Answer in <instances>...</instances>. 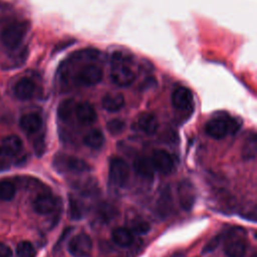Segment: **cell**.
Wrapping results in <instances>:
<instances>
[{
  "label": "cell",
  "instance_id": "6da1fadb",
  "mask_svg": "<svg viewBox=\"0 0 257 257\" xmlns=\"http://www.w3.org/2000/svg\"><path fill=\"white\" fill-rule=\"evenodd\" d=\"M247 250L245 231L232 228L224 236V252L227 257H244Z\"/></svg>",
  "mask_w": 257,
  "mask_h": 257
},
{
  "label": "cell",
  "instance_id": "7a4b0ae2",
  "mask_svg": "<svg viewBox=\"0 0 257 257\" xmlns=\"http://www.w3.org/2000/svg\"><path fill=\"white\" fill-rule=\"evenodd\" d=\"M239 127L240 122L236 119L225 116H217L207 121L205 131L209 137L215 140H221L228 134H236Z\"/></svg>",
  "mask_w": 257,
  "mask_h": 257
},
{
  "label": "cell",
  "instance_id": "3957f363",
  "mask_svg": "<svg viewBox=\"0 0 257 257\" xmlns=\"http://www.w3.org/2000/svg\"><path fill=\"white\" fill-rule=\"evenodd\" d=\"M29 26L28 21H17L8 24L0 33L2 44L9 49L18 47L29 30Z\"/></svg>",
  "mask_w": 257,
  "mask_h": 257
},
{
  "label": "cell",
  "instance_id": "277c9868",
  "mask_svg": "<svg viewBox=\"0 0 257 257\" xmlns=\"http://www.w3.org/2000/svg\"><path fill=\"white\" fill-rule=\"evenodd\" d=\"M53 166L55 170L60 173H71V174H81L88 172L90 170L89 165L74 156L68 155H57L53 160Z\"/></svg>",
  "mask_w": 257,
  "mask_h": 257
},
{
  "label": "cell",
  "instance_id": "5b68a950",
  "mask_svg": "<svg viewBox=\"0 0 257 257\" xmlns=\"http://www.w3.org/2000/svg\"><path fill=\"white\" fill-rule=\"evenodd\" d=\"M102 69L96 64H87L81 67L75 74L74 80L78 85L92 86L102 79Z\"/></svg>",
  "mask_w": 257,
  "mask_h": 257
},
{
  "label": "cell",
  "instance_id": "8992f818",
  "mask_svg": "<svg viewBox=\"0 0 257 257\" xmlns=\"http://www.w3.org/2000/svg\"><path fill=\"white\" fill-rule=\"evenodd\" d=\"M130 175L127 164L120 158H112L109 162L108 177L109 181L116 187H122L126 184Z\"/></svg>",
  "mask_w": 257,
  "mask_h": 257
},
{
  "label": "cell",
  "instance_id": "52a82bcc",
  "mask_svg": "<svg viewBox=\"0 0 257 257\" xmlns=\"http://www.w3.org/2000/svg\"><path fill=\"white\" fill-rule=\"evenodd\" d=\"M69 253L73 257H88L92 250V241L84 233L73 236L67 245Z\"/></svg>",
  "mask_w": 257,
  "mask_h": 257
},
{
  "label": "cell",
  "instance_id": "ba28073f",
  "mask_svg": "<svg viewBox=\"0 0 257 257\" xmlns=\"http://www.w3.org/2000/svg\"><path fill=\"white\" fill-rule=\"evenodd\" d=\"M110 79L117 86H130L136 79V75L126 63L112 64L110 69Z\"/></svg>",
  "mask_w": 257,
  "mask_h": 257
},
{
  "label": "cell",
  "instance_id": "9c48e42d",
  "mask_svg": "<svg viewBox=\"0 0 257 257\" xmlns=\"http://www.w3.org/2000/svg\"><path fill=\"white\" fill-rule=\"evenodd\" d=\"M177 193L182 209L185 211H190L196 201V189L193 184L188 180L180 182L177 188Z\"/></svg>",
  "mask_w": 257,
  "mask_h": 257
},
{
  "label": "cell",
  "instance_id": "30bf717a",
  "mask_svg": "<svg viewBox=\"0 0 257 257\" xmlns=\"http://www.w3.org/2000/svg\"><path fill=\"white\" fill-rule=\"evenodd\" d=\"M151 161L155 171H158L161 174L167 175L174 169V160L172 156L165 150L154 151Z\"/></svg>",
  "mask_w": 257,
  "mask_h": 257
},
{
  "label": "cell",
  "instance_id": "8fae6325",
  "mask_svg": "<svg viewBox=\"0 0 257 257\" xmlns=\"http://www.w3.org/2000/svg\"><path fill=\"white\" fill-rule=\"evenodd\" d=\"M174 107L180 110H187L193 104L192 91L185 86H178L171 96Z\"/></svg>",
  "mask_w": 257,
  "mask_h": 257
},
{
  "label": "cell",
  "instance_id": "7c38bea8",
  "mask_svg": "<svg viewBox=\"0 0 257 257\" xmlns=\"http://www.w3.org/2000/svg\"><path fill=\"white\" fill-rule=\"evenodd\" d=\"M59 201L50 194H41L33 201V209L36 213L46 215L57 209Z\"/></svg>",
  "mask_w": 257,
  "mask_h": 257
},
{
  "label": "cell",
  "instance_id": "4fadbf2b",
  "mask_svg": "<svg viewBox=\"0 0 257 257\" xmlns=\"http://www.w3.org/2000/svg\"><path fill=\"white\" fill-rule=\"evenodd\" d=\"M173 196L171 193V190L169 187H165L160 195L159 198L157 200V204H156V210L157 213L160 217H168L171 212L173 211Z\"/></svg>",
  "mask_w": 257,
  "mask_h": 257
},
{
  "label": "cell",
  "instance_id": "5bb4252c",
  "mask_svg": "<svg viewBox=\"0 0 257 257\" xmlns=\"http://www.w3.org/2000/svg\"><path fill=\"white\" fill-rule=\"evenodd\" d=\"M77 120L82 124H91L96 118V112L93 106L87 101H81L75 105L74 109Z\"/></svg>",
  "mask_w": 257,
  "mask_h": 257
},
{
  "label": "cell",
  "instance_id": "9a60e30c",
  "mask_svg": "<svg viewBox=\"0 0 257 257\" xmlns=\"http://www.w3.org/2000/svg\"><path fill=\"white\" fill-rule=\"evenodd\" d=\"M35 83L27 77H23L17 81L14 86V93L21 100L30 99L35 92Z\"/></svg>",
  "mask_w": 257,
  "mask_h": 257
},
{
  "label": "cell",
  "instance_id": "2e32d148",
  "mask_svg": "<svg viewBox=\"0 0 257 257\" xmlns=\"http://www.w3.org/2000/svg\"><path fill=\"white\" fill-rule=\"evenodd\" d=\"M138 127L146 135H154L159 126V122L155 114L151 112H142L137 119Z\"/></svg>",
  "mask_w": 257,
  "mask_h": 257
},
{
  "label": "cell",
  "instance_id": "e0dca14e",
  "mask_svg": "<svg viewBox=\"0 0 257 257\" xmlns=\"http://www.w3.org/2000/svg\"><path fill=\"white\" fill-rule=\"evenodd\" d=\"M20 127L27 134H34L42 126V118L38 113L30 112L24 114L19 121Z\"/></svg>",
  "mask_w": 257,
  "mask_h": 257
},
{
  "label": "cell",
  "instance_id": "ac0fdd59",
  "mask_svg": "<svg viewBox=\"0 0 257 257\" xmlns=\"http://www.w3.org/2000/svg\"><path fill=\"white\" fill-rule=\"evenodd\" d=\"M134 169L137 175L143 179L152 180L154 178L155 169L151 159L147 157H139L134 163Z\"/></svg>",
  "mask_w": 257,
  "mask_h": 257
},
{
  "label": "cell",
  "instance_id": "d6986e66",
  "mask_svg": "<svg viewBox=\"0 0 257 257\" xmlns=\"http://www.w3.org/2000/svg\"><path fill=\"white\" fill-rule=\"evenodd\" d=\"M102 107L109 112H116L124 105V98L121 93L110 92L105 94L101 99Z\"/></svg>",
  "mask_w": 257,
  "mask_h": 257
},
{
  "label": "cell",
  "instance_id": "ffe728a7",
  "mask_svg": "<svg viewBox=\"0 0 257 257\" xmlns=\"http://www.w3.org/2000/svg\"><path fill=\"white\" fill-rule=\"evenodd\" d=\"M1 149L11 158L18 155L22 150V141L16 135H10L3 139Z\"/></svg>",
  "mask_w": 257,
  "mask_h": 257
},
{
  "label": "cell",
  "instance_id": "44dd1931",
  "mask_svg": "<svg viewBox=\"0 0 257 257\" xmlns=\"http://www.w3.org/2000/svg\"><path fill=\"white\" fill-rule=\"evenodd\" d=\"M86 213L85 204L74 196H69L68 202V215L71 220H79L83 218Z\"/></svg>",
  "mask_w": 257,
  "mask_h": 257
},
{
  "label": "cell",
  "instance_id": "7402d4cb",
  "mask_svg": "<svg viewBox=\"0 0 257 257\" xmlns=\"http://www.w3.org/2000/svg\"><path fill=\"white\" fill-rule=\"evenodd\" d=\"M104 143V137L100 130L93 128L90 130L84 137H83V144L92 149V150H98L103 146Z\"/></svg>",
  "mask_w": 257,
  "mask_h": 257
},
{
  "label": "cell",
  "instance_id": "603a6c76",
  "mask_svg": "<svg viewBox=\"0 0 257 257\" xmlns=\"http://www.w3.org/2000/svg\"><path fill=\"white\" fill-rule=\"evenodd\" d=\"M111 238L120 247H128L134 242L133 233L126 228H115L111 233Z\"/></svg>",
  "mask_w": 257,
  "mask_h": 257
},
{
  "label": "cell",
  "instance_id": "cb8c5ba5",
  "mask_svg": "<svg viewBox=\"0 0 257 257\" xmlns=\"http://www.w3.org/2000/svg\"><path fill=\"white\" fill-rule=\"evenodd\" d=\"M117 216L116 208L108 203H101L96 208V217L102 223H107Z\"/></svg>",
  "mask_w": 257,
  "mask_h": 257
},
{
  "label": "cell",
  "instance_id": "d4e9b609",
  "mask_svg": "<svg viewBox=\"0 0 257 257\" xmlns=\"http://www.w3.org/2000/svg\"><path fill=\"white\" fill-rule=\"evenodd\" d=\"M257 146H256V136L252 133L247 137L242 148V157L245 160H253L256 157Z\"/></svg>",
  "mask_w": 257,
  "mask_h": 257
},
{
  "label": "cell",
  "instance_id": "484cf974",
  "mask_svg": "<svg viewBox=\"0 0 257 257\" xmlns=\"http://www.w3.org/2000/svg\"><path fill=\"white\" fill-rule=\"evenodd\" d=\"M75 103L74 100L71 98H67L62 100L57 108V115L61 120H68L70 116L72 115V112L75 109Z\"/></svg>",
  "mask_w": 257,
  "mask_h": 257
},
{
  "label": "cell",
  "instance_id": "4316f807",
  "mask_svg": "<svg viewBox=\"0 0 257 257\" xmlns=\"http://www.w3.org/2000/svg\"><path fill=\"white\" fill-rule=\"evenodd\" d=\"M151 229L150 224L140 217H135L130 221V231L138 235H145Z\"/></svg>",
  "mask_w": 257,
  "mask_h": 257
},
{
  "label": "cell",
  "instance_id": "83f0119b",
  "mask_svg": "<svg viewBox=\"0 0 257 257\" xmlns=\"http://www.w3.org/2000/svg\"><path fill=\"white\" fill-rule=\"evenodd\" d=\"M16 193L15 185L8 180L0 181V200L10 201L14 198Z\"/></svg>",
  "mask_w": 257,
  "mask_h": 257
},
{
  "label": "cell",
  "instance_id": "f1b7e54d",
  "mask_svg": "<svg viewBox=\"0 0 257 257\" xmlns=\"http://www.w3.org/2000/svg\"><path fill=\"white\" fill-rule=\"evenodd\" d=\"M18 257H35L36 251L34 246L29 241H22L16 248Z\"/></svg>",
  "mask_w": 257,
  "mask_h": 257
},
{
  "label": "cell",
  "instance_id": "f546056e",
  "mask_svg": "<svg viewBox=\"0 0 257 257\" xmlns=\"http://www.w3.org/2000/svg\"><path fill=\"white\" fill-rule=\"evenodd\" d=\"M76 189L84 196H91L96 194L97 190V184L93 180H86L83 183H78L76 185Z\"/></svg>",
  "mask_w": 257,
  "mask_h": 257
},
{
  "label": "cell",
  "instance_id": "4dcf8cb0",
  "mask_svg": "<svg viewBox=\"0 0 257 257\" xmlns=\"http://www.w3.org/2000/svg\"><path fill=\"white\" fill-rule=\"evenodd\" d=\"M124 127H125V122L120 118H112V119L108 120L106 123V130L112 136L121 134L123 132Z\"/></svg>",
  "mask_w": 257,
  "mask_h": 257
},
{
  "label": "cell",
  "instance_id": "1f68e13d",
  "mask_svg": "<svg viewBox=\"0 0 257 257\" xmlns=\"http://www.w3.org/2000/svg\"><path fill=\"white\" fill-rule=\"evenodd\" d=\"M99 56V51L93 48H87L80 51H77L73 57L76 59H85V60H92L96 59Z\"/></svg>",
  "mask_w": 257,
  "mask_h": 257
},
{
  "label": "cell",
  "instance_id": "d6a6232c",
  "mask_svg": "<svg viewBox=\"0 0 257 257\" xmlns=\"http://www.w3.org/2000/svg\"><path fill=\"white\" fill-rule=\"evenodd\" d=\"M110 61H111L112 64H115V63H126V64H128V62L132 61V58H131V55L126 52L114 51L110 55Z\"/></svg>",
  "mask_w": 257,
  "mask_h": 257
},
{
  "label": "cell",
  "instance_id": "836d02e7",
  "mask_svg": "<svg viewBox=\"0 0 257 257\" xmlns=\"http://www.w3.org/2000/svg\"><path fill=\"white\" fill-rule=\"evenodd\" d=\"M221 241V236H215L213 239H211L207 245L204 247V250H203V253H209V252H212L220 243Z\"/></svg>",
  "mask_w": 257,
  "mask_h": 257
},
{
  "label": "cell",
  "instance_id": "e575fe53",
  "mask_svg": "<svg viewBox=\"0 0 257 257\" xmlns=\"http://www.w3.org/2000/svg\"><path fill=\"white\" fill-rule=\"evenodd\" d=\"M11 157L8 156L0 147V170H6L10 166Z\"/></svg>",
  "mask_w": 257,
  "mask_h": 257
},
{
  "label": "cell",
  "instance_id": "d590c367",
  "mask_svg": "<svg viewBox=\"0 0 257 257\" xmlns=\"http://www.w3.org/2000/svg\"><path fill=\"white\" fill-rule=\"evenodd\" d=\"M0 257H12V250L4 243H0Z\"/></svg>",
  "mask_w": 257,
  "mask_h": 257
},
{
  "label": "cell",
  "instance_id": "8d00e7d4",
  "mask_svg": "<svg viewBox=\"0 0 257 257\" xmlns=\"http://www.w3.org/2000/svg\"><path fill=\"white\" fill-rule=\"evenodd\" d=\"M171 257H186V256H185L183 253H179V252H178V253L173 254Z\"/></svg>",
  "mask_w": 257,
  "mask_h": 257
},
{
  "label": "cell",
  "instance_id": "74e56055",
  "mask_svg": "<svg viewBox=\"0 0 257 257\" xmlns=\"http://www.w3.org/2000/svg\"><path fill=\"white\" fill-rule=\"evenodd\" d=\"M253 257H256V256H255V255H254V256H253Z\"/></svg>",
  "mask_w": 257,
  "mask_h": 257
}]
</instances>
